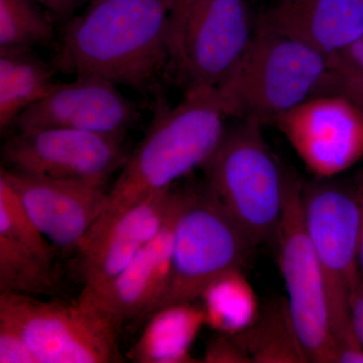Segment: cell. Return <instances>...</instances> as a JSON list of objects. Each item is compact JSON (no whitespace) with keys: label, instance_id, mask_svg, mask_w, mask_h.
<instances>
[{"label":"cell","instance_id":"19","mask_svg":"<svg viewBox=\"0 0 363 363\" xmlns=\"http://www.w3.org/2000/svg\"><path fill=\"white\" fill-rule=\"evenodd\" d=\"M200 298L206 325L228 335L247 330L260 312L257 294L242 269L222 274L205 289Z\"/></svg>","mask_w":363,"mask_h":363},{"label":"cell","instance_id":"26","mask_svg":"<svg viewBox=\"0 0 363 363\" xmlns=\"http://www.w3.org/2000/svg\"><path fill=\"white\" fill-rule=\"evenodd\" d=\"M199 0H169V44L172 51V68L181 51L182 40L190 14Z\"/></svg>","mask_w":363,"mask_h":363},{"label":"cell","instance_id":"28","mask_svg":"<svg viewBox=\"0 0 363 363\" xmlns=\"http://www.w3.org/2000/svg\"><path fill=\"white\" fill-rule=\"evenodd\" d=\"M55 20L66 23L70 21L84 0H37Z\"/></svg>","mask_w":363,"mask_h":363},{"label":"cell","instance_id":"5","mask_svg":"<svg viewBox=\"0 0 363 363\" xmlns=\"http://www.w3.org/2000/svg\"><path fill=\"white\" fill-rule=\"evenodd\" d=\"M331 180L303 184V218L323 276L338 350L359 348L351 324V304L362 279L359 211L354 188Z\"/></svg>","mask_w":363,"mask_h":363},{"label":"cell","instance_id":"2","mask_svg":"<svg viewBox=\"0 0 363 363\" xmlns=\"http://www.w3.org/2000/svg\"><path fill=\"white\" fill-rule=\"evenodd\" d=\"M225 118L216 88L188 91L175 106L160 97L149 130L107 191L99 216L80 248L131 207L204 168L225 133Z\"/></svg>","mask_w":363,"mask_h":363},{"label":"cell","instance_id":"29","mask_svg":"<svg viewBox=\"0 0 363 363\" xmlns=\"http://www.w3.org/2000/svg\"><path fill=\"white\" fill-rule=\"evenodd\" d=\"M351 324L355 339L363 350V278L360 279L353 296L351 304Z\"/></svg>","mask_w":363,"mask_h":363},{"label":"cell","instance_id":"9","mask_svg":"<svg viewBox=\"0 0 363 363\" xmlns=\"http://www.w3.org/2000/svg\"><path fill=\"white\" fill-rule=\"evenodd\" d=\"M130 154L125 136L69 128L13 130L1 147V167L25 175L105 188Z\"/></svg>","mask_w":363,"mask_h":363},{"label":"cell","instance_id":"24","mask_svg":"<svg viewBox=\"0 0 363 363\" xmlns=\"http://www.w3.org/2000/svg\"><path fill=\"white\" fill-rule=\"evenodd\" d=\"M0 363H38L23 334L0 318Z\"/></svg>","mask_w":363,"mask_h":363},{"label":"cell","instance_id":"11","mask_svg":"<svg viewBox=\"0 0 363 363\" xmlns=\"http://www.w3.org/2000/svg\"><path fill=\"white\" fill-rule=\"evenodd\" d=\"M274 125L317 179H333L363 157V111L342 95L310 97Z\"/></svg>","mask_w":363,"mask_h":363},{"label":"cell","instance_id":"3","mask_svg":"<svg viewBox=\"0 0 363 363\" xmlns=\"http://www.w3.org/2000/svg\"><path fill=\"white\" fill-rule=\"evenodd\" d=\"M329 68L328 60L303 43L255 26L216 89L226 117L264 128L315 96Z\"/></svg>","mask_w":363,"mask_h":363},{"label":"cell","instance_id":"8","mask_svg":"<svg viewBox=\"0 0 363 363\" xmlns=\"http://www.w3.org/2000/svg\"><path fill=\"white\" fill-rule=\"evenodd\" d=\"M303 182L289 173L277 241L286 309L308 363H336L323 276L303 218Z\"/></svg>","mask_w":363,"mask_h":363},{"label":"cell","instance_id":"10","mask_svg":"<svg viewBox=\"0 0 363 363\" xmlns=\"http://www.w3.org/2000/svg\"><path fill=\"white\" fill-rule=\"evenodd\" d=\"M255 30L247 0H199L186 25L171 78L185 92L218 87L247 50Z\"/></svg>","mask_w":363,"mask_h":363},{"label":"cell","instance_id":"27","mask_svg":"<svg viewBox=\"0 0 363 363\" xmlns=\"http://www.w3.org/2000/svg\"><path fill=\"white\" fill-rule=\"evenodd\" d=\"M330 68L363 72V35L329 62Z\"/></svg>","mask_w":363,"mask_h":363},{"label":"cell","instance_id":"1","mask_svg":"<svg viewBox=\"0 0 363 363\" xmlns=\"http://www.w3.org/2000/svg\"><path fill=\"white\" fill-rule=\"evenodd\" d=\"M169 16V0H90L65 23L52 63L161 97L172 72Z\"/></svg>","mask_w":363,"mask_h":363},{"label":"cell","instance_id":"18","mask_svg":"<svg viewBox=\"0 0 363 363\" xmlns=\"http://www.w3.org/2000/svg\"><path fill=\"white\" fill-rule=\"evenodd\" d=\"M51 62L35 50H0V131L6 135L26 109L49 95L60 82Z\"/></svg>","mask_w":363,"mask_h":363},{"label":"cell","instance_id":"12","mask_svg":"<svg viewBox=\"0 0 363 363\" xmlns=\"http://www.w3.org/2000/svg\"><path fill=\"white\" fill-rule=\"evenodd\" d=\"M193 188L176 184L171 211L156 238L112 281L96 289H83L79 296V301L101 313L118 330L126 322L147 319L159 307L171 277L177 218Z\"/></svg>","mask_w":363,"mask_h":363},{"label":"cell","instance_id":"15","mask_svg":"<svg viewBox=\"0 0 363 363\" xmlns=\"http://www.w3.org/2000/svg\"><path fill=\"white\" fill-rule=\"evenodd\" d=\"M176 185L138 203L78 250L83 289L109 283L154 240L168 218Z\"/></svg>","mask_w":363,"mask_h":363},{"label":"cell","instance_id":"31","mask_svg":"<svg viewBox=\"0 0 363 363\" xmlns=\"http://www.w3.org/2000/svg\"><path fill=\"white\" fill-rule=\"evenodd\" d=\"M336 363H363V350L359 348H343L339 350Z\"/></svg>","mask_w":363,"mask_h":363},{"label":"cell","instance_id":"7","mask_svg":"<svg viewBox=\"0 0 363 363\" xmlns=\"http://www.w3.org/2000/svg\"><path fill=\"white\" fill-rule=\"evenodd\" d=\"M0 318L23 334L38 363L123 362L118 329L91 306L0 292Z\"/></svg>","mask_w":363,"mask_h":363},{"label":"cell","instance_id":"16","mask_svg":"<svg viewBox=\"0 0 363 363\" xmlns=\"http://www.w3.org/2000/svg\"><path fill=\"white\" fill-rule=\"evenodd\" d=\"M255 26L292 38L328 62L363 35V0H279Z\"/></svg>","mask_w":363,"mask_h":363},{"label":"cell","instance_id":"23","mask_svg":"<svg viewBox=\"0 0 363 363\" xmlns=\"http://www.w3.org/2000/svg\"><path fill=\"white\" fill-rule=\"evenodd\" d=\"M323 94L342 95L363 111V72L329 68L315 96Z\"/></svg>","mask_w":363,"mask_h":363},{"label":"cell","instance_id":"17","mask_svg":"<svg viewBox=\"0 0 363 363\" xmlns=\"http://www.w3.org/2000/svg\"><path fill=\"white\" fill-rule=\"evenodd\" d=\"M147 325L128 358L136 363H197L191 347L206 318L202 306L180 303L164 306L147 318Z\"/></svg>","mask_w":363,"mask_h":363},{"label":"cell","instance_id":"4","mask_svg":"<svg viewBox=\"0 0 363 363\" xmlns=\"http://www.w3.org/2000/svg\"><path fill=\"white\" fill-rule=\"evenodd\" d=\"M262 128L240 121L226 126L204 166L208 188L257 247L277 241L289 176Z\"/></svg>","mask_w":363,"mask_h":363},{"label":"cell","instance_id":"14","mask_svg":"<svg viewBox=\"0 0 363 363\" xmlns=\"http://www.w3.org/2000/svg\"><path fill=\"white\" fill-rule=\"evenodd\" d=\"M26 212L52 247L77 252L106 199L104 187L0 169Z\"/></svg>","mask_w":363,"mask_h":363},{"label":"cell","instance_id":"25","mask_svg":"<svg viewBox=\"0 0 363 363\" xmlns=\"http://www.w3.org/2000/svg\"><path fill=\"white\" fill-rule=\"evenodd\" d=\"M202 359L206 363H252L247 351L235 337L223 333L207 343Z\"/></svg>","mask_w":363,"mask_h":363},{"label":"cell","instance_id":"13","mask_svg":"<svg viewBox=\"0 0 363 363\" xmlns=\"http://www.w3.org/2000/svg\"><path fill=\"white\" fill-rule=\"evenodd\" d=\"M140 116L138 105L114 83L96 76H76L71 82H60L49 95L23 112L11 131L69 128L125 136Z\"/></svg>","mask_w":363,"mask_h":363},{"label":"cell","instance_id":"20","mask_svg":"<svg viewBox=\"0 0 363 363\" xmlns=\"http://www.w3.org/2000/svg\"><path fill=\"white\" fill-rule=\"evenodd\" d=\"M252 363H308L285 302L272 303L247 330L233 335Z\"/></svg>","mask_w":363,"mask_h":363},{"label":"cell","instance_id":"22","mask_svg":"<svg viewBox=\"0 0 363 363\" xmlns=\"http://www.w3.org/2000/svg\"><path fill=\"white\" fill-rule=\"evenodd\" d=\"M54 20L37 0H0V50L56 49Z\"/></svg>","mask_w":363,"mask_h":363},{"label":"cell","instance_id":"6","mask_svg":"<svg viewBox=\"0 0 363 363\" xmlns=\"http://www.w3.org/2000/svg\"><path fill=\"white\" fill-rule=\"evenodd\" d=\"M255 247L207 184L194 185L177 218L171 277L157 309L194 302L222 274L243 271Z\"/></svg>","mask_w":363,"mask_h":363},{"label":"cell","instance_id":"30","mask_svg":"<svg viewBox=\"0 0 363 363\" xmlns=\"http://www.w3.org/2000/svg\"><path fill=\"white\" fill-rule=\"evenodd\" d=\"M355 195H357L358 211H359V259L360 276L363 278V167L360 169L355 184Z\"/></svg>","mask_w":363,"mask_h":363},{"label":"cell","instance_id":"21","mask_svg":"<svg viewBox=\"0 0 363 363\" xmlns=\"http://www.w3.org/2000/svg\"><path fill=\"white\" fill-rule=\"evenodd\" d=\"M59 286L60 277L54 259L0 233V292L37 297L52 295Z\"/></svg>","mask_w":363,"mask_h":363}]
</instances>
